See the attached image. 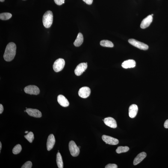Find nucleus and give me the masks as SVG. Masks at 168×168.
I'll use <instances>...</instances> for the list:
<instances>
[{"label":"nucleus","instance_id":"1","mask_svg":"<svg viewBox=\"0 0 168 168\" xmlns=\"http://www.w3.org/2000/svg\"><path fill=\"white\" fill-rule=\"evenodd\" d=\"M16 46L15 44L11 42L7 45L4 55V60L6 61H11L14 58L16 54Z\"/></svg>","mask_w":168,"mask_h":168},{"label":"nucleus","instance_id":"2","mask_svg":"<svg viewBox=\"0 0 168 168\" xmlns=\"http://www.w3.org/2000/svg\"><path fill=\"white\" fill-rule=\"evenodd\" d=\"M53 19V15L52 11H47L44 14L42 19L44 26L49 28L52 25Z\"/></svg>","mask_w":168,"mask_h":168},{"label":"nucleus","instance_id":"3","mask_svg":"<svg viewBox=\"0 0 168 168\" xmlns=\"http://www.w3.org/2000/svg\"><path fill=\"white\" fill-rule=\"evenodd\" d=\"M69 151L72 156L76 157L79 155V148L77 146L75 142L73 140L69 142Z\"/></svg>","mask_w":168,"mask_h":168},{"label":"nucleus","instance_id":"4","mask_svg":"<svg viewBox=\"0 0 168 168\" xmlns=\"http://www.w3.org/2000/svg\"><path fill=\"white\" fill-rule=\"evenodd\" d=\"M128 42L132 46L141 50H147L149 48V46L147 45L134 39H129Z\"/></svg>","mask_w":168,"mask_h":168},{"label":"nucleus","instance_id":"5","mask_svg":"<svg viewBox=\"0 0 168 168\" xmlns=\"http://www.w3.org/2000/svg\"><path fill=\"white\" fill-rule=\"evenodd\" d=\"M65 62L64 59L59 58L56 60L53 65V69L54 71L58 72L61 71L64 67Z\"/></svg>","mask_w":168,"mask_h":168},{"label":"nucleus","instance_id":"6","mask_svg":"<svg viewBox=\"0 0 168 168\" xmlns=\"http://www.w3.org/2000/svg\"><path fill=\"white\" fill-rule=\"evenodd\" d=\"M26 93L31 95H37L40 93V90L37 86L30 85L26 87L24 89Z\"/></svg>","mask_w":168,"mask_h":168},{"label":"nucleus","instance_id":"7","mask_svg":"<svg viewBox=\"0 0 168 168\" xmlns=\"http://www.w3.org/2000/svg\"><path fill=\"white\" fill-rule=\"evenodd\" d=\"M87 65L86 63H80L76 67L75 70L76 75L79 76L82 75L87 69Z\"/></svg>","mask_w":168,"mask_h":168},{"label":"nucleus","instance_id":"8","mask_svg":"<svg viewBox=\"0 0 168 168\" xmlns=\"http://www.w3.org/2000/svg\"><path fill=\"white\" fill-rule=\"evenodd\" d=\"M102 139L106 143L112 145H116L119 143V140L118 139L110 136L104 135L102 136Z\"/></svg>","mask_w":168,"mask_h":168},{"label":"nucleus","instance_id":"9","mask_svg":"<svg viewBox=\"0 0 168 168\" xmlns=\"http://www.w3.org/2000/svg\"><path fill=\"white\" fill-rule=\"evenodd\" d=\"M91 93L90 89L88 87H84L79 89L78 94L81 98H86L89 96Z\"/></svg>","mask_w":168,"mask_h":168},{"label":"nucleus","instance_id":"10","mask_svg":"<svg viewBox=\"0 0 168 168\" xmlns=\"http://www.w3.org/2000/svg\"><path fill=\"white\" fill-rule=\"evenodd\" d=\"M26 111L29 115L33 117L40 118L42 116L41 112L37 109L27 108Z\"/></svg>","mask_w":168,"mask_h":168},{"label":"nucleus","instance_id":"11","mask_svg":"<svg viewBox=\"0 0 168 168\" xmlns=\"http://www.w3.org/2000/svg\"><path fill=\"white\" fill-rule=\"evenodd\" d=\"M104 122L107 126L113 128L117 127V125L116 121L113 118L108 117L104 119Z\"/></svg>","mask_w":168,"mask_h":168},{"label":"nucleus","instance_id":"12","mask_svg":"<svg viewBox=\"0 0 168 168\" xmlns=\"http://www.w3.org/2000/svg\"><path fill=\"white\" fill-rule=\"evenodd\" d=\"M153 19V16L151 15L148 16L142 21L140 25V28L142 29L147 28L152 23Z\"/></svg>","mask_w":168,"mask_h":168},{"label":"nucleus","instance_id":"13","mask_svg":"<svg viewBox=\"0 0 168 168\" xmlns=\"http://www.w3.org/2000/svg\"><path fill=\"white\" fill-rule=\"evenodd\" d=\"M55 139L53 134H50L48 137L47 142V149L48 151L51 150L53 148L55 143Z\"/></svg>","mask_w":168,"mask_h":168},{"label":"nucleus","instance_id":"14","mask_svg":"<svg viewBox=\"0 0 168 168\" xmlns=\"http://www.w3.org/2000/svg\"><path fill=\"white\" fill-rule=\"evenodd\" d=\"M138 111V107L135 104H133L131 105L129 107V114L130 117L131 118H134L135 117Z\"/></svg>","mask_w":168,"mask_h":168},{"label":"nucleus","instance_id":"15","mask_svg":"<svg viewBox=\"0 0 168 168\" xmlns=\"http://www.w3.org/2000/svg\"><path fill=\"white\" fill-rule=\"evenodd\" d=\"M57 101L59 103L62 107H67L69 105V102L67 98L62 95H59L57 97Z\"/></svg>","mask_w":168,"mask_h":168},{"label":"nucleus","instance_id":"16","mask_svg":"<svg viewBox=\"0 0 168 168\" xmlns=\"http://www.w3.org/2000/svg\"><path fill=\"white\" fill-rule=\"evenodd\" d=\"M135 62L133 60H125L122 63V67L125 69L134 68L135 67Z\"/></svg>","mask_w":168,"mask_h":168},{"label":"nucleus","instance_id":"17","mask_svg":"<svg viewBox=\"0 0 168 168\" xmlns=\"http://www.w3.org/2000/svg\"><path fill=\"white\" fill-rule=\"evenodd\" d=\"M146 156L147 154L146 153L142 152L140 153L134 159L133 164L134 165L138 164L144 159Z\"/></svg>","mask_w":168,"mask_h":168},{"label":"nucleus","instance_id":"18","mask_svg":"<svg viewBox=\"0 0 168 168\" xmlns=\"http://www.w3.org/2000/svg\"><path fill=\"white\" fill-rule=\"evenodd\" d=\"M84 42V37L82 34L81 33H78V36L74 44L75 46L78 47L81 46Z\"/></svg>","mask_w":168,"mask_h":168},{"label":"nucleus","instance_id":"19","mask_svg":"<svg viewBox=\"0 0 168 168\" xmlns=\"http://www.w3.org/2000/svg\"><path fill=\"white\" fill-rule=\"evenodd\" d=\"M57 163L59 168H63V163L61 154L59 152L57 153Z\"/></svg>","mask_w":168,"mask_h":168},{"label":"nucleus","instance_id":"20","mask_svg":"<svg viewBox=\"0 0 168 168\" xmlns=\"http://www.w3.org/2000/svg\"><path fill=\"white\" fill-rule=\"evenodd\" d=\"M100 44L101 46L105 47H113L114 46V44L113 42L107 40L101 41L100 42Z\"/></svg>","mask_w":168,"mask_h":168},{"label":"nucleus","instance_id":"21","mask_svg":"<svg viewBox=\"0 0 168 168\" xmlns=\"http://www.w3.org/2000/svg\"><path fill=\"white\" fill-rule=\"evenodd\" d=\"M129 150V148L127 146H119L116 149V152L117 154H119L127 152Z\"/></svg>","mask_w":168,"mask_h":168},{"label":"nucleus","instance_id":"22","mask_svg":"<svg viewBox=\"0 0 168 168\" xmlns=\"http://www.w3.org/2000/svg\"><path fill=\"white\" fill-rule=\"evenodd\" d=\"M11 13H4L0 14V19L2 20H7L12 17Z\"/></svg>","mask_w":168,"mask_h":168},{"label":"nucleus","instance_id":"23","mask_svg":"<svg viewBox=\"0 0 168 168\" xmlns=\"http://www.w3.org/2000/svg\"><path fill=\"white\" fill-rule=\"evenodd\" d=\"M25 137L30 143H31L34 139V134L32 132H30L28 134L25 136Z\"/></svg>","mask_w":168,"mask_h":168},{"label":"nucleus","instance_id":"24","mask_svg":"<svg viewBox=\"0 0 168 168\" xmlns=\"http://www.w3.org/2000/svg\"><path fill=\"white\" fill-rule=\"evenodd\" d=\"M22 147L21 145L18 144L16 145L13 149V153L14 154H17L19 153L22 151Z\"/></svg>","mask_w":168,"mask_h":168},{"label":"nucleus","instance_id":"25","mask_svg":"<svg viewBox=\"0 0 168 168\" xmlns=\"http://www.w3.org/2000/svg\"><path fill=\"white\" fill-rule=\"evenodd\" d=\"M32 166V163L30 161L26 162L21 168H31Z\"/></svg>","mask_w":168,"mask_h":168},{"label":"nucleus","instance_id":"26","mask_svg":"<svg viewBox=\"0 0 168 168\" xmlns=\"http://www.w3.org/2000/svg\"><path fill=\"white\" fill-rule=\"evenodd\" d=\"M117 165L115 164H109L105 166V168H117Z\"/></svg>","mask_w":168,"mask_h":168},{"label":"nucleus","instance_id":"27","mask_svg":"<svg viewBox=\"0 0 168 168\" xmlns=\"http://www.w3.org/2000/svg\"><path fill=\"white\" fill-rule=\"evenodd\" d=\"M55 3L59 5H62L65 3V0H54Z\"/></svg>","mask_w":168,"mask_h":168},{"label":"nucleus","instance_id":"28","mask_svg":"<svg viewBox=\"0 0 168 168\" xmlns=\"http://www.w3.org/2000/svg\"><path fill=\"white\" fill-rule=\"evenodd\" d=\"M83 1L87 4L90 5L93 3V0H83Z\"/></svg>","mask_w":168,"mask_h":168},{"label":"nucleus","instance_id":"29","mask_svg":"<svg viewBox=\"0 0 168 168\" xmlns=\"http://www.w3.org/2000/svg\"><path fill=\"white\" fill-rule=\"evenodd\" d=\"M4 111V107L2 104H0V114H1Z\"/></svg>","mask_w":168,"mask_h":168},{"label":"nucleus","instance_id":"30","mask_svg":"<svg viewBox=\"0 0 168 168\" xmlns=\"http://www.w3.org/2000/svg\"><path fill=\"white\" fill-rule=\"evenodd\" d=\"M164 127L165 128H168V119L165 122L164 124Z\"/></svg>","mask_w":168,"mask_h":168},{"label":"nucleus","instance_id":"31","mask_svg":"<svg viewBox=\"0 0 168 168\" xmlns=\"http://www.w3.org/2000/svg\"><path fill=\"white\" fill-rule=\"evenodd\" d=\"M1 149H2V143L1 142H0V151H1Z\"/></svg>","mask_w":168,"mask_h":168},{"label":"nucleus","instance_id":"32","mask_svg":"<svg viewBox=\"0 0 168 168\" xmlns=\"http://www.w3.org/2000/svg\"><path fill=\"white\" fill-rule=\"evenodd\" d=\"M4 1H5V0H0V1H1V2H4Z\"/></svg>","mask_w":168,"mask_h":168},{"label":"nucleus","instance_id":"33","mask_svg":"<svg viewBox=\"0 0 168 168\" xmlns=\"http://www.w3.org/2000/svg\"><path fill=\"white\" fill-rule=\"evenodd\" d=\"M28 131H25V133H28Z\"/></svg>","mask_w":168,"mask_h":168},{"label":"nucleus","instance_id":"34","mask_svg":"<svg viewBox=\"0 0 168 168\" xmlns=\"http://www.w3.org/2000/svg\"><path fill=\"white\" fill-rule=\"evenodd\" d=\"M78 147V148H79V149H80V148H81V147H80V146Z\"/></svg>","mask_w":168,"mask_h":168},{"label":"nucleus","instance_id":"35","mask_svg":"<svg viewBox=\"0 0 168 168\" xmlns=\"http://www.w3.org/2000/svg\"><path fill=\"white\" fill-rule=\"evenodd\" d=\"M151 15H152L153 16V15H153V14H152Z\"/></svg>","mask_w":168,"mask_h":168},{"label":"nucleus","instance_id":"36","mask_svg":"<svg viewBox=\"0 0 168 168\" xmlns=\"http://www.w3.org/2000/svg\"><path fill=\"white\" fill-rule=\"evenodd\" d=\"M26 108L27 109V107H26Z\"/></svg>","mask_w":168,"mask_h":168},{"label":"nucleus","instance_id":"37","mask_svg":"<svg viewBox=\"0 0 168 168\" xmlns=\"http://www.w3.org/2000/svg\"><path fill=\"white\" fill-rule=\"evenodd\" d=\"M23 1H25V0H23Z\"/></svg>","mask_w":168,"mask_h":168}]
</instances>
